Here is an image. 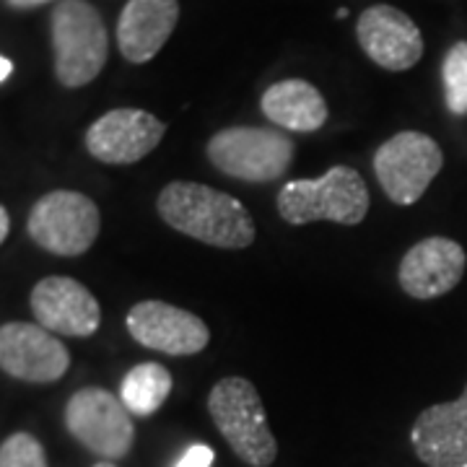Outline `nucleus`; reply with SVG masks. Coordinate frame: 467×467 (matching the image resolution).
Masks as SVG:
<instances>
[{"label": "nucleus", "mask_w": 467, "mask_h": 467, "mask_svg": "<svg viewBox=\"0 0 467 467\" xmlns=\"http://www.w3.org/2000/svg\"><path fill=\"white\" fill-rule=\"evenodd\" d=\"M159 216L174 232L221 250H244L254 242V223L242 202L198 182H169L159 201Z\"/></svg>", "instance_id": "obj_1"}, {"label": "nucleus", "mask_w": 467, "mask_h": 467, "mask_svg": "<svg viewBox=\"0 0 467 467\" xmlns=\"http://www.w3.org/2000/svg\"><path fill=\"white\" fill-rule=\"evenodd\" d=\"M368 187L353 167L327 169L317 180H291L278 192V213L291 226L333 221L343 226L361 223L368 213Z\"/></svg>", "instance_id": "obj_2"}, {"label": "nucleus", "mask_w": 467, "mask_h": 467, "mask_svg": "<svg viewBox=\"0 0 467 467\" xmlns=\"http://www.w3.org/2000/svg\"><path fill=\"white\" fill-rule=\"evenodd\" d=\"M208 410L234 454L252 467H270L278 444L267 426L265 405L250 379L226 377L211 389Z\"/></svg>", "instance_id": "obj_3"}, {"label": "nucleus", "mask_w": 467, "mask_h": 467, "mask_svg": "<svg viewBox=\"0 0 467 467\" xmlns=\"http://www.w3.org/2000/svg\"><path fill=\"white\" fill-rule=\"evenodd\" d=\"M55 76L66 88H81L101 73L109 39L99 11L86 0H60L52 11Z\"/></svg>", "instance_id": "obj_4"}, {"label": "nucleus", "mask_w": 467, "mask_h": 467, "mask_svg": "<svg viewBox=\"0 0 467 467\" xmlns=\"http://www.w3.org/2000/svg\"><path fill=\"white\" fill-rule=\"evenodd\" d=\"M294 140L270 128H226L208 140L211 164L242 182H275L294 161Z\"/></svg>", "instance_id": "obj_5"}, {"label": "nucleus", "mask_w": 467, "mask_h": 467, "mask_svg": "<svg viewBox=\"0 0 467 467\" xmlns=\"http://www.w3.org/2000/svg\"><path fill=\"white\" fill-rule=\"evenodd\" d=\"M26 229L42 250L60 257H78L99 236V208L84 192L52 190L34 202Z\"/></svg>", "instance_id": "obj_6"}, {"label": "nucleus", "mask_w": 467, "mask_h": 467, "mask_svg": "<svg viewBox=\"0 0 467 467\" xmlns=\"http://www.w3.org/2000/svg\"><path fill=\"white\" fill-rule=\"evenodd\" d=\"M444 167V153L431 135L402 130L374 153V174L395 205H413Z\"/></svg>", "instance_id": "obj_7"}, {"label": "nucleus", "mask_w": 467, "mask_h": 467, "mask_svg": "<svg viewBox=\"0 0 467 467\" xmlns=\"http://www.w3.org/2000/svg\"><path fill=\"white\" fill-rule=\"evenodd\" d=\"M133 413L119 400L101 387H84L78 389L66 405V426L78 444L86 450L119 460L133 450L135 426Z\"/></svg>", "instance_id": "obj_8"}, {"label": "nucleus", "mask_w": 467, "mask_h": 467, "mask_svg": "<svg viewBox=\"0 0 467 467\" xmlns=\"http://www.w3.org/2000/svg\"><path fill=\"white\" fill-rule=\"evenodd\" d=\"M70 367L63 340L42 325L8 322L0 327V368L21 382H57Z\"/></svg>", "instance_id": "obj_9"}, {"label": "nucleus", "mask_w": 467, "mask_h": 467, "mask_svg": "<svg viewBox=\"0 0 467 467\" xmlns=\"http://www.w3.org/2000/svg\"><path fill=\"white\" fill-rule=\"evenodd\" d=\"M167 125L146 109H112L86 130V150L101 164H135L161 143Z\"/></svg>", "instance_id": "obj_10"}, {"label": "nucleus", "mask_w": 467, "mask_h": 467, "mask_svg": "<svg viewBox=\"0 0 467 467\" xmlns=\"http://www.w3.org/2000/svg\"><path fill=\"white\" fill-rule=\"evenodd\" d=\"M125 325L140 346L169 356H195L211 340V330L198 315L167 301L135 304L125 317Z\"/></svg>", "instance_id": "obj_11"}, {"label": "nucleus", "mask_w": 467, "mask_h": 467, "mask_svg": "<svg viewBox=\"0 0 467 467\" xmlns=\"http://www.w3.org/2000/svg\"><path fill=\"white\" fill-rule=\"evenodd\" d=\"M356 36L368 60L384 70H410L423 57V34L416 21L395 5H371L358 24Z\"/></svg>", "instance_id": "obj_12"}, {"label": "nucleus", "mask_w": 467, "mask_h": 467, "mask_svg": "<svg viewBox=\"0 0 467 467\" xmlns=\"http://www.w3.org/2000/svg\"><path fill=\"white\" fill-rule=\"evenodd\" d=\"M32 312L36 325L66 337H88L101 322L97 296L67 275H50L34 285Z\"/></svg>", "instance_id": "obj_13"}, {"label": "nucleus", "mask_w": 467, "mask_h": 467, "mask_svg": "<svg viewBox=\"0 0 467 467\" xmlns=\"http://www.w3.org/2000/svg\"><path fill=\"white\" fill-rule=\"evenodd\" d=\"M467 267L465 247L447 236H429L405 252L398 281L413 299L429 301L450 294L462 281Z\"/></svg>", "instance_id": "obj_14"}, {"label": "nucleus", "mask_w": 467, "mask_h": 467, "mask_svg": "<svg viewBox=\"0 0 467 467\" xmlns=\"http://www.w3.org/2000/svg\"><path fill=\"white\" fill-rule=\"evenodd\" d=\"M410 441L429 467H467V384L454 402H439L418 413Z\"/></svg>", "instance_id": "obj_15"}, {"label": "nucleus", "mask_w": 467, "mask_h": 467, "mask_svg": "<svg viewBox=\"0 0 467 467\" xmlns=\"http://www.w3.org/2000/svg\"><path fill=\"white\" fill-rule=\"evenodd\" d=\"M180 21L177 0H128L117 21V45L125 60L149 63L167 45Z\"/></svg>", "instance_id": "obj_16"}, {"label": "nucleus", "mask_w": 467, "mask_h": 467, "mask_svg": "<svg viewBox=\"0 0 467 467\" xmlns=\"http://www.w3.org/2000/svg\"><path fill=\"white\" fill-rule=\"evenodd\" d=\"M260 107L273 125L294 133H315L327 119L325 97L319 94V88L301 78H285L270 86L263 94Z\"/></svg>", "instance_id": "obj_17"}, {"label": "nucleus", "mask_w": 467, "mask_h": 467, "mask_svg": "<svg viewBox=\"0 0 467 467\" xmlns=\"http://www.w3.org/2000/svg\"><path fill=\"white\" fill-rule=\"evenodd\" d=\"M171 374L167 367L146 361L133 367L119 384V400L125 402V408L133 416H153L171 392Z\"/></svg>", "instance_id": "obj_18"}, {"label": "nucleus", "mask_w": 467, "mask_h": 467, "mask_svg": "<svg viewBox=\"0 0 467 467\" xmlns=\"http://www.w3.org/2000/svg\"><path fill=\"white\" fill-rule=\"evenodd\" d=\"M444 101L451 115H467V42H454L441 63Z\"/></svg>", "instance_id": "obj_19"}, {"label": "nucleus", "mask_w": 467, "mask_h": 467, "mask_svg": "<svg viewBox=\"0 0 467 467\" xmlns=\"http://www.w3.org/2000/svg\"><path fill=\"white\" fill-rule=\"evenodd\" d=\"M0 467H47V454L32 434L18 431L0 444Z\"/></svg>", "instance_id": "obj_20"}, {"label": "nucleus", "mask_w": 467, "mask_h": 467, "mask_svg": "<svg viewBox=\"0 0 467 467\" xmlns=\"http://www.w3.org/2000/svg\"><path fill=\"white\" fill-rule=\"evenodd\" d=\"M213 460H216V451L211 450L208 444H192L174 467H211Z\"/></svg>", "instance_id": "obj_21"}, {"label": "nucleus", "mask_w": 467, "mask_h": 467, "mask_svg": "<svg viewBox=\"0 0 467 467\" xmlns=\"http://www.w3.org/2000/svg\"><path fill=\"white\" fill-rule=\"evenodd\" d=\"M11 232V218H8V211L0 205V244L5 242V236Z\"/></svg>", "instance_id": "obj_22"}, {"label": "nucleus", "mask_w": 467, "mask_h": 467, "mask_svg": "<svg viewBox=\"0 0 467 467\" xmlns=\"http://www.w3.org/2000/svg\"><path fill=\"white\" fill-rule=\"evenodd\" d=\"M11 8H36V5H45V3H52V0H5Z\"/></svg>", "instance_id": "obj_23"}, {"label": "nucleus", "mask_w": 467, "mask_h": 467, "mask_svg": "<svg viewBox=\"0 0 467 467\" xmlns=\"http://www.w3.org/2000/svg\"><path fill=\"white\" fill-rule=\"evenodd\" d=\"M11 73H14V63H11L8 57H3V55H0V84H3V81H8V76H11Z\"/></svg>", "instance_id": "obj_24"}, {"label": "nucleus", "mask_w": 467, "mask_h": 467, "mask_svg": "<svg viewBox=\"0 0 467 467\" xmlns=\"http://www.w3.org/2000/svg\"><path fill=\"white\" fill-rule=\"evenodd\" d=\"M94 467H117V465H115V462H109V460H104V462H97Z\"/></svg>", "instance_id": "obj_25"}]
</instances>
